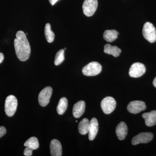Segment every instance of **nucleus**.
<instances>
[{"label":"nucleus","mask_w":156,"mask_h":156,"mask_svg":"<svg viewBox=\"0 0 156 156\" xmlns=\"http://www.w3.org/2000/svg\"><path fill=\"white\" fill-rule=\"evenodd\" d=\"M86 108V104L83 101H78L74 105L73 109V114L76 119L80 118L83 114Z\"/></svg>","instance_id":"obj_12"},{"label":"nucleus","mask_w":156,"mask_h":156,"mask_svg":"<svg viewBox=\"0 0 156 156\" xmlns=\"http://www.w3.org/2000/svg\"><path fill=\"white\" fill-rule=\"evenodd\" d=\"M50 154L52 156L62 155V147L61 143L57 139L51 140L50 144Z\"/></svg>","instance_id":"obj_11"},{"label":"nucleus","mask_w":156,"mask_h":156,"mask_svg":"<svg viewBox=\"0 0 156 156\" xmlns=\"http://www.w3.org/2000/svg\"><path fill=\"white\" fill-rule=\"evenodd\" d=\"M153 134L151 132H142L134 136L131 140L133 145L141 143H147L153 139Z\"/></svg>","instance_id":"obj_8"},{"label":"nucleus","mask_w":156,"mask_h":156,"mask_svg":"<svg viewBox=\"0 0 156 156\" xmlns=\"http://www.w3.org/2000/svg\"><path fill=\"white\" fill-rule=\"evenodd\" d=\"M33 151V150L32 149L30 148V147H27L24 150L23 154L26 156H32Z\"/></svg>","instance_id":"obj_23"},{"label":"nucleus","mask_w":156,"mask_h":156,"mask_svg":"<svg viewBox=\"0 0 156 156\" xmlns=\"http://www.w3.org/2000/svg\"><path fill=\"white\" fill-rule=\"evenodd\" d=\"M7 132L6 128L4 126H0V138L2 137Z\"/></svg>","instance_id":"obj_24"},{"label":"nucleus","mask_w":156,"mask_h":156,"mask_svg":"<svg viewBox=\"0 0 156 156\" xmlns=\"http://www.w3.org/2000/svg\"><path fill=\"white\" fill-rule=\"evenodd\" d=\"M68 107V101L67 98H62L59 100V102L57 105V113L58 115H62L66 111Z\"/></svg>","instance_id":"obj_19"},{"label":"nucleus","mask_w":156,"mask_h":156,"mask_svg":"<svg viewBox=\"0 0 156 156\" xmlns=\"http://www.w3.org/2000/svg\"><path fill=\"white\" fill-rule=\"evenodd\" d=\"M4 59V55L2 53H0V64L3 62Z\"/></svg>","instance_id":"obj_25"},{"label":"nucleus","mask_w":156,"mask_h":156,"mask_svg":"<svg viewBox=\"0 0 156 156\" xmlns=\"http://www.w3.org/2000/svg\"><path fill=\"white\" fill-rule=\"evenodd\" d=\"M53 89L51 87H45L40 92L38 96V101L40 105L45 107L49 104L52 95Z\"/></svg>","instance_id":"obj_7"},{"label":"nucleus","mask_w":156,"mask_h":156,"mask_svg":"<svg viewBox=\"0 0 156 156\" xmlns=\"http://www.w3.org/2000/svg\"><path fill=\"white\" fill-rule=\"evenodd\" d=\"M102 67L97 62H92L84 66L82 70L83 75L87 76H92L99 74L101 71Z\"/></svg>","instance_id":"obj_4"},{"label":"nucleus","mask_w":156,"mask_h":156,"mask_svg":"<svg viewBox=\"0 0 156 156\" xmlns=\"http://www.w3.org/2000/svg\"><path fill=\"white\" fill-rule=\"evenodd\" d=\"M98 130V123L97 119L92 118L90 122L89 132V139L90 140H93L97 135Z\"/></svg>","instance_id":"obj_13"},{"label":"nucleus","mask_w":156,"mask_h":156,"mask_svg":"<svg viewBox=\"0 0 156 156\" xmlns=\"http://www.w3.org/2000/svg\"><path fill=\"white\" fill-rule=\"evenodd\" d=\"M101 106L105 114H109L114 111L116 106V102L113 98L108 96L103 98Z\"/></svg>","instance_id":"obj_5"},{"label":"nucleus","mask_w":156,"mask_h":156,"mask_svg":"<svg viewBox=\"0 0 156 156\" xmlns=\"http://www.w3.org/2000/svg\"><path fill=\"white\" fill-rule=\"evenodd\" d=\"M146 106L145 103L141 101H131L127 107V110L131 113L136 114L145 110Z\"/></svg>","instance_id":"obj_10"},{"label":"nucleus","mask_w":156,"mask_h":156,"mask_svg":"<svg viewBox=\"0 0 156 156\" xmlns=\"http://www.w3.org/2000/svg\"><path fill=\"white\" fill-rule=\"evenodd\" d=\"M90 122L86 118L83 119L79 123L78 130L79 133L82 135H86L89 132Z\"/></svg>","instance_id":"obj_17"},{"label":"nucleus","mask_w":156,"mask_h":156,"mask_svg":"<svg viewBox=\"0 0 156 156\" xmlns=\"http://www.w3.org/2000/svg\"><path fill=\"white\" fill-rule=\"evenodd\" d=\"M24 146L25 147H28L32 149L33 150H37L38 148L39 144L38 140L37 137L35 136L31 137L29 139L27 140L24 144Z\"/></svg>","instance_id":"obj_21"},{"label":"nucleus","mask_w":156,"mask_h":156,"mask_svg":"<svg viewBox=\"0 0 156 156\" xmlns=\"http://www.w3.org/2000/svg\"><path fill=\"white\" fill-rule=\"evenodd\" d=\"M63 50H66V48H65L64 49H63Z\"/></svg>","instance_id":"obj_28"},{"label":"nucleus","mask_w":156,"mask_h":156,"mask_svg":"<svg viewBox=\"0 0 156 156\" xmlns=\"http://www.w3.org/2000/svg\"><path fill=\"white\" fill-rule=\"evenodd\" d=\"M146 68L144 65L140 62H135L131 66L129 69V76L131 77L138 78L145 73Z\"/></svg>","instance_id":"obj_9"},{"label":"nucleus","mask_w":156,"mask_h":156,"mask_svg":"<svg viewBox=\"0 0 156 156\" xmlns=\"http://www.w3.org/2000/svg\"><path fill=\"white\" fill-rule=\"evenodd\" d=\"M44 33L47 41L49 43H52L54 41L55 34L51 30V25L49 23L45 25Z\"/></svg>","instance_id":"obj_20"},{"label":"nucleus","mask_w":156,"mask_h":156,"mask_svg":"<svg viewBox=\"0 0 156 156\" xmlns=\"http://www.w3.org/2000/svg\"><path fill=\"white\" fill-rule=\"evenodd\" d=\"M119 32L115 30H106L104 32L103 38L106 41L112 42L118 37Z\"/></svg>","instance_id":"obj_18"},{"label":"nucleus","mask_w":156,"mask_h":156,"mask_svg":"<svg viewBox=\"0 0 156 156\" xmlns=\"http://www.w3.org/2000/svg\"><path fill=\"white\" fill-rule=\"evenodd\" d=\"M142 34L146 40L151 43L156 41V29L152 23L146 22L143 28Z\"/></svg>","instance_id":"obj_3"},{"label":"nucleus","mask_w":156,"mask_h":156,"mask_svg":"<svg viewBox=\"0 0 156 156\" xmlns=\"http://www.w3.org/2000/svg\"><path fill=\"white\" fill-rule=\"evenodd\" d=\"M104 52L106 54H110L117 57L119 56L122 50L117 46H112L109 44H106L105 45Z\"/></svg>","instance_id":"obj_16"},{"label":"nucleus","mask_w":156,"mask_h":156,"mask_svg":"<svg viewBox=\"0 0 156 156\" xmlns=\"http://www.w3.org/2000/svg\"><path fill=\"white\" fill-rule=\"evenodd\" d=\"M14 40V46L17 58L21 61H25L29 58L31 53L30 44L26 34L22 31H18Z\"/></svg>","instance_id":"obj_1"},{"label":"nucleus","mask_w":156,"mask_h":156,"mask_svg":"<svg viewBox=\"0 0 156 156\" xmlns=\"http://www.w3.org/2000/svg\"><path fill=\"white\" fill-rule=\"evenodd\" d=\"M17 98L13 95H10L6 98L5 101V112L9 117H12L17 110Z\"/></svg>","instance_id":"obj_2"},{"label":"nucleus","mask_w":156,"mask_h":156,"mask_svg":"<svg viewBox=\"0 0 156 156\" xmlns=\"http://www.w3.org/2000/svg\"><path fill=\"white\" fill-rule=\"evenodd\" d=\"M65 59L64 50L61 49L56 53L55 56L54 64L56 66H58L61 64Z\"/></svg>","instance_id":"obj_22"},{"label":"nucleus","mask_w":156,"mask_h":156,"mask_svg":"<svg viewBox=\"0 0 156 156\" xmlns=\"http://www.w3.org/2000/svg\"><path fill=\"white\" fill-rule=\"evenodd\" d=\"M98 0H85L83 5L84 14L87 17L92 16L97 9Z\"/></svg>","instance_id":"obj_6"},{"label":"nucleus","mask_w":156,"mask_h":156,"mask_svg":"<svg viewBox=\"0 0 156 156\" xmlns=\"http://www.w3.org/2000/svg\"><path fill=\"white\" fill-rule=\"evenodd\" d=\"M145 120V125L148 127H152L156 125V111L145 113L142 115Z\"/></svg>","instance_id":"obj_15"},{"label":"nucleus","mask_w":156,"mask_h":156,"mask_svg":"<svg viewBox=\"0 0 156 156\" xmlns=\"http://www.w3.org/2000/svg\"><path fill=\"white\" fill-rule=\"evenodd\" d=\"M116 134L120 140H123L126 138L128 134V127L126 123L121 122L116 128Z\"/></svg>","instance_id":"obj_14"},{"label":"nucleus","mask_w":156,"mask_h":156,"mask_svg":"<svg viewBox=\"0 0 156 156\" xmlns=\"http://www.w3.org/2000/svg\"><path fill=\"white\" fill-rule=\"evenodd\" d=\"M153 84L154 87L156 88V77L154 79L153 82Z\"/></svg>","instance_id":"obj_27"},{"label":"nucleus","mask_w":156,"mask_h":156,"mask_svg":"<svg viewBox=\"0 0 156 156\" xmlns=\"http://www.w3.org/2000/svg\"><path fill=\"white\" fill-rule=\"evenodd\" d=\"M58 0H49V2L52 5H55Z\"/></svg>","instance_id":"obj_26"}]
</instances>
